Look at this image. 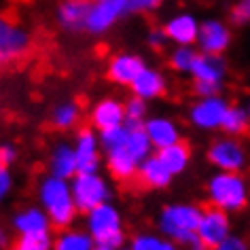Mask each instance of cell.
<instances>
[{
    "label": "cell",
    "mask_w": 250,
    "mask_h": 250,
    "mask_svg": "<svg viewBox=\"0 0 250 250\" xmlns=\"http://www.w3.org/2000/svg\"><path fill=\"white\" fill-rule=\"evenodd\" d=\"M164 30L170 42H174V45H195L199 21L191 13H176L164 23Z\"/></svg>",
    "instance_id": "ffe728a7"
},
{
    "label": "cell",
    "mask_w": 250,
    "mask_h": 250,
    "mask_svg": "<svg viewBox=\"0 0 250 250\" xmlns=\"http://www.w3.org/2000/svg\"><path fill=\"white\" fill-rule=\"evenodd\" d=\"M132 93L138 96L142 100H157L166 93L167 89V81L164 77V72L157 70V68H151L146 66L145 70L138 74V79L132 83Z\"/></svg>",
    "instance_id": "7402d4cb"
},
{
    "label": "cell",
    "mask_w": 250,
    "mask_h": 250,
    "mask_svg": "<svg viewBox=\"0 0 250 250\" xmlns=\"http://www.w3.org/2000/svg\"><path fill=\"white\" fill-rule=\"evenodd\" d=\"M70 189L74 204L83 214L110 199V185L100 172H77L70 178Z\"/></svg>",
    "instance_id": "5b68a950"
},
{
    "label": "cell",
    "mask_w": 250,
    "mask_h": 250,
    "mask_svg": "<svg viewBox=\"0 0 250 250\" xmlns=\"http://www.w3.org/2000/svg\"><path fill=\"white\" fill-rule=\"evenodd\" d=\"M164 0H129V13L132 15H148V13H155Z\"/></svg>",
    "instance_id": "1f68e13d"
},
{
    "label": "cell",
    "mask_w": 250,
    "mask_h": 250,
    "mask_svg": "<svg viewBox=\"0 0 250 250\" xmlns=\"http://www.w3.org/2000/svg\"><path fill=\"white\" fill-rule=\"evenodd\" d=\"M145 132L148 134V140L155 151H161V148L176 145L183 138H180V127L176 125V121H172L170 117H151L145 121Z\"/></svg>",
    "instance_id": "d6986e66"
},
{
    "label": "cell",
    "mask_w": 250,
    "mask_h": 250,
    "mask_svg": "<svg viewBox=\"0 0 250 250\" xmlns=\"http://www.w3.org/2000/svg\"><path fill=\"white\" fill-rule=\"evenodd\" d=\"M91 0H62L55 9V21L68 34L85 32Z\"/></svg>",
    "instance_id": "5bb4252c"
},
{
    "label": "cell",
    "mask_w": 250,
    "mask_h": 250,
    "mask_svg": "<svg viewBox=\"0 0 250 250\" xmlns=\"http://www.w3.org/2000/svg\"><path fill=\"white\" fill-rule=\"evenodd\" d=\"M157 242H159V235L140 233V235H136L132 240L129 250H157Z\"/></svg>",
    "instance_id": "e575fe53"
},
{
    "label": "cell",
    "mask_w": 250,
    "mask_h": 250,
    "mask_svg": "<svg viewBox=\"0 0 250 250\" xmlns=\"http://www.w3.org/2000/svg\"><path fill=\"white\" fill-rule=\"evenodd\" d=\"M206 193L210 206L229 214L244 210L250 199V187L242 172H214L206 185Z\"/></svg>",
    "instance_id": "3957f363"
},
{
    "label": "cell",
    "mask_w": 250,
    "mask_h": 250,
    "mask_svg": "<svg viewBox=\"0 0 250 250\" xmlns=\"http://www.w3.org/2000/svg\"><path fill=\"white\" fill-rule=\"evenodd\" d=\"M74 155H77L79 172H100L102 166V145H100L98 129L81 127L74 136Z\"/></svg>",
    "instance_id": "30bf717a"
},
{
    "label": "cell",
    "mask_w": 250,
    "mask_h": 250,
    "mask_svg": "<svg viewBox=\"0 0 250 250\" xmlns=\"http://www.w3.org/2000/svg\"><path fill=\"white\" fill-rule=\"evenodd\" d=\"M17 235H39V233H51V218L42 206H26V208L17 210L11 218Z\"/></svg>",
    "instance_id": "9a60e30c"
},
{
    "label": "cell",
    "mask_w": 250,
    "mask_h": 250,
    "mask_svg": "<svg viewBox=\"0 0 250 250\" xmlns=\"http://www.w3.org/2000/svg\"><path fill=\"white\" fill-rule=\"evenodd\" d=\"M32 49V36L20 23L0 17V68L26 58Z\"/></svg>",
    "instance_id": "52a82bcc"
},
{
    "label": "cell",
    "mask_w": 250,
    "mask_h": 250,
    "mask_svg": "<svg viewBox=\"0 0 250 250\" xmlns=\"http://www.w3.org/2000/svg\"><path fill=\"white\" fill-rule=\"evenodd\" d=\"M246 110H248V117H250V100H248V104H246Z\"/></svg>",
    "instance_id": "7bdbcfd3"
},
{
    "label": "cell",
    "mask_w": 250,
    "mask_h": 250,
    "mask_svg": "<svg viewBox=\"0 0 250 250\" xmlns=\"http://www.w3.org/2000/svg\"><path fill=\"white\" fill-rule=\"evenodd\" d=\"M195 58H197V51L193 49V45H176L170 53V68L174 72H180V74H189L193 64H195Z\"/></svg>",
    "instance_id": "83f0119b"
},
{
    "label": "cell",
    "mask_w": 250,
    "mask_h": 250,
    "mask_svg": "<svg viewBox=\"0 0 250 250\" xmlns=\"http://www.w3.org/2000/svg\"><path fill=\"white\" fill-rule=\"evenodd\" d=\"M39 202L42 206V210L51 218L53 227L68 229L77 221L79 208L72 197L70 180L51 176V174L42 176L39 183Z\"/></svg>",
    "instance_id": "7a4b0ae2"
},
{
    "label": "cell",
    "mask_w": 250,
    "mask_h": 250,
    "mask_svg": "<svg viewBox=\"0 0 250 250\" xmlns=\"http://www.w3.org/2000/svg\"><path fill=\"white\" fill-rule=\"evenodd\" d=\"M250 127V117H248V110L244 108V106H231L227 112H225L223 117V123H221V129L227 136H233V138H240V136H244L248 132Z\"/></svg>",
    "instance_id": "4316f807"
},
{
    "label": "cell",
    "mask_w": 250,
    "mask_h": 250,
    "mask_svg": "<svg viewBox=\"0 0 250 250\" xmlns=\"http://www.w3.org/2000/svg\"><path fill=\"white\" fill-rule=\"evenodd\" d=\"M11 250H53V237L51 233L20 235Z\"/></svg>",
    "instance_id": "4dcf8cb0"
},
{
    "label": "cell",
    "mask_w": 250,
    "mask_h": 250,
    "mask_svg": "<svg viewBox=\"0 0 250 250\" xmlns=\"http://www.w3.org/2000/svg\"><path fill=\"white\" fill-rule=\"evenodd\" d=\"M11 248V235L4 225H0V250H7Z\"/></svg>",
    "instance_id": "60d3db41"
},
{
    "label": "cell",
    "mask_w": 250,
    "mask_h": 250,
    "mask_svg": "<svg viewBox=\"0 0 250 250\" xmlns=\"http://www.w3.org/2000/svg\"><path fill=\"white\" fill-rule=\"evenodd\" d=\"M85 229L89 231L93 242L100 246H112L123 248L125 244V229H123V216L119 208L110 202L100 204L98 208L89 210L85 214Z\"/></svg>",
    "instance_id": "277c9868"
},
{
    "label": "cell",
    "mask_w": 250,
    "mask_h": 250,
    "mask_svg": "<svg viewBox=\"0 0 250 250\" xmlns=\"http://www.w3.org/2000/svg\"><path fill=\"white\" fill-rule=\"evenodd\" d=\"M208 161L221 172H244L248 166V151L233 136L216 138L208 146Z\"/></svg>",
    "instance_id": "8992f818"
},
{
    "label": "cell",
    "mask_w": 250,
    "mask_h": 250,
    "mask_svg": "<svg viewBox=\"0 0 250 250\" xmlns=\"http://www.w3.org/2000/svg\"><path fill=\"white\" fill-rule=\"evenodd\" d=\"M229 108V102L223 98V93L208 98H197L189 108V123L202 132H214L221 129L223 117Z\"/></svg>",
    "instance_id": "9c48e42d"
},
{
    "label": "cell",
    "mask_w": 250,
    "mask_h": 250,
    "mask_svg": "<svg viewBox=\"0 0 250 250\" xmlns=\"http://www.w3.org/2000/svg\"><path fill=\"white\" fill-rule=\"evenodd\" d=\"M17 161V146L11 142H2L0 145V166H13Z\"/></svg>",
    "instance_id": "f35d334b"
},
{
    "label": "cell",
    "mask_w": 250,
    "mask_h": 250,
    "mask_svg": "<svg viewBox=\"0 0 250 250\" xmlns=\"http://www.w3.org/2000/svg\"><path fill=\"white\" fill-rule=\"evenodd\" d=\"M129 13V0H91L87 15V34H106L115 23Z\"/></svg>",
    "instance_id": "ba28073f"
},
{
    "label": "cell",
    "mask_w": 250,
    "mask_h": 250,
    "mask_svg": "<svg viewBox=\"0 0 250 250\" xmlns=\"http://www.w3.org/2000/svg\"><path fill=\"white\" fill-rule=\"evenodd\" d=\"M91 250H119V248H112V246H100V244H96Z\"/></svg>",
    "instance_id": "b9f144b4"
},
{
    "label": "cell",
    "mask_w": 250,
    "mask_h": 250,
    "mask_svg": "<svg viewBox=\"0 0 250 250\" xmlns=\"http://www.w3.org/2000/svg\"><path fill=\"white\" fill-rule=\"evenodd\" d=\"M212 250H250V244L244 240L242 235H235V233H231L227 240L221 242L216 248H212Z\"/></svg>",
    "instance_id": "74e56055"
},
{
    "label": "cell",
    "mask_w": 250,
    "mask_h": 250,
    "mask_svg": "<svg viewBox=\"0 0 250 250\" xmlns=\"http://www.w3.org/2000/svg\"><path fill=\"white\" fill-rule=\"evenodd\" d=\"M231 20L237 26H248L250 23V0H237L235 7L231 9Z\"/></svg>",
    "instance_id": "d6a6232c"
},
{
    "label": "cell",
    "mask_w": 250,
    "mask_h": 250,
    "mask_svg": "<svg viewBox=\"0 0 250 250\" xmlns=\"http://www.w3.org/2000/svg\"><path fill=\"white\" fill-rule=\"evenodd\" d=\"M13 191V174L7 166H0V204L4 202Z\"/></svg>",
    "instance_id": "8d00e7d4"
},
{
    "label": "cell",
    "mask_w": 250,
    "mask_h": 250,
    "mask_svg": "<svg viewBox=\"0 0 250 250\" xmlns=\"http://www.w3.org/2000/svg\"><path fill=\"white\" fill-rule=\"evenodd\" d=\"M146 68V62L138 53H117L108 60L106 77L119 87H132L138 74Z\"/></svg>",
    "instance_id": "4fadbf2b"
},
{
    "label": "cell",
    "mask_w": 250,
    "mask_h": 250,
    "mask_svg": "<svg viewBox=\"0 0 250 250\" xmlns=\"http://www.w3.org/2000/svg\"><path fill=\"white\" fill-rule=\"evenodd\" d=\"M146 100H142L138 96H129L125 100V123L127 125H145L146 121Z\"/></svg>",
    "instance_id": "f1b7e54d"
},
{
    "label": "cell",
    "mask_w": 250,
    "mask_h": 250,
    "mask_svg": "<svg viewBox=\"0 0 250 250\" xmlns=\"http://www.w3.org/2000/svg\"><path fill=\"white\" fill-rule=\"evenodd\" d=\"M197 235H199V240L206 244L208 250L216 248L218 244L225 242L231 235L229 212L214 208V206L206 208L204 214H202V221H199V227H197Z\"/></svg>",
    "instance_id": "8fae6325"
},
{
    "label": "cell",
    "mask_w": 250,
    "mask_h": 250,
    "mask_svg": "<svg viewBox=\"0 0 250 250\" xmlns=\"http://www.w3.org/2000/svg\"><path fill=\"white\" fill-rule=\"evenodd\" d=\"M157 157L164 161V166L174 176H178V174H183L191 164V146L187 145L185 140H180L176 145H170V146L157 151Z\"/></svg>",
    "instance_id": "cb8c5ba5"
},
{
    "label": "cell",
    "mask_w": 250,
    "mask_h": 250,
    "mask_svg": "<svg viewBox=\"0 0 250 250\" xmlns=\"http://www.w3.org/2000/svg\"><path fill=\"white\" fill-rule=\"evenodd\" d=\"M127 134H129V125H127V123L98 132V136H100V145H102V151L106 153V151H110V148H117V146L125 145V140H127Z\"/></svg>",
    "instance_id": "f546056e"
},
{
    "label": "cell",
    "mask_w": 250,
    "mask_h": 250,
    "mask_svg": "<svg viewBox=\"0 0 250 250\" xmlns=\"http://www.w3.org/2000/svg\"><path fill=\"white\" fill-rule=\"evenodd\" d=\"M223 91L221 83H204V81H193V93L197 98H208V96H216Z\"/></svg>",
    "instance_id": "d590c367"
},
{
    "label": "cell",
    "mask_w": 250,
    "mask_h": 250,
    "mask_svg": "<svg viewBox=\"0 0 250 250\" xmlns=\"http://www.w3.org/2000/svg\"><path fill=\"white\" fill-rule=\"evenodd\" d=\"M157 250H180V246L174 240H170V237H159Z\"/></svg>",
    "instance_id": "ab89813d"
},
{
    "label": "cell",
    "mask_w": 250,
    "mask_h": 250,
    "mask_svg": "<svg viewBox=\"0 0 250 250\" xmlns=\"http://www.w3.org/2000/svg\"><path fill=\"white\" fill-rule=\"evenodd\" d=\"M91 127L102 132V129H110L117 125L125 123V102L119 98H102L93 104L91 115H89Z\"/></svg>",
    "instance_id": "2e32d148"
},
{
    "label": "cell",
    "mask_w": 250,
    "mask_h": 250,
    "mask_svg": "<svg viewBox=\"0 0 250 250\" xmlns=\"http://www.w3.org/2000/svg\"><path fill=\"white\" fill-rule=\"evenodd\" d=\"M104 161H106V170L110 172V176L121 180V183H127V180L138 176L140 161L129 153V148L125 145L106 151L104 153Z\"/></svg>",
    "instance_id": "e0dca14e"
},
{
    "label": "cell",
    "mask_w": 250,
    "mask_h": 250,
    "mask_svg": "<svg viewBox=\"0 0 250 250\" xmlns=\"http://www.w3.org/2000/svg\"><path fill=\"white\" fill-rule=\"evenodd\" d=\"M119 250H129V248H119Z\"/></svg>",
    "instance_id": "ee69618b"
},
{
    "label": "cell",
    "mask_w": 250,
    "mask_h": 250,
    "mask_svg": "<svg viewBox=\"0 0 250 250\" xmlns=\"http://www.w3.org/2000/svg\"><path fill=\"white\" fill-rule=\"evenodd\" d=\"M138 180L146 189H167L174 180V174L164 166V161L157 157V153L146 157L138 167Z\"/></svg>",
    "instance_id": "44dd1931"
},
{
    "label": "cell",
    "mask_w": 250,
    "mask_h": 250,
    "mask_svg": "<svg viewBox=\"0 0 250 250\" xmlns=\"http://www.w3.org/2000/svg\"><path fill=\"white\" fill-rule=\"evenodd\" d=\"M81 106L74 100H66L51 110V125L60 132H70L81 123Z\"/></svg>",
    "instance_id": "484cf974"
},
{
    "label": "cell",
    "mask_w": 250,
    "mask_h": 250,
    "mask_svg": "<svg viewBox=\"0 0 250 250\" xmlns=\"http://www.w3.org/2000/svg\"><path fill=\"white\" fill-rule=\"evenodd\" d=\"M231 28L223 20H206L199 23L197 32V49L202 53H212V55H223L231 45Z\"/></svg>",
    "instance_id": "7c38bea8"
},
{
    "label": "cell",
    "mask_w": 250,
    "mask_h": 250,
    "mask_svg": "<svg viewBox=\"0 0 250 250\" xmlns=\"http://www.w3.org/2000/svg\"><path fill=\"white\" fill-rule=\"evenodd\" d=\"M96 246L87 229H62L53 237V250H91Z\"/></svg>",
    "instance_id": "d4e9b609"
},
{
    "label": "cell",
    "mask_w": 250,
    "mask_h": 250,
    "mask_svg": "<svg viewBox=\"0 0 250 250\" xmlns=\"http://www.w3.org/2000/svg\"><path fill=\"white\" fill-rule=\"evenodd\" d=\"M204 208L197 204H170L159 214V233L170 237L185 250H208L199 240L197 227L202 221Z\"/></svg>",
    "instance_id": "6da1fadb"
},
{
    "label": "cell",
    "mask_w": 250,
    "mask_h": 250,
    "mask_svg": "<svg viewBox=\"0 0 250 250\" xmlns=\"http://www.w3.org/2000/svg\"><path fill=\"white\" fill-rule=\"evenodd\" d=\"M193 81H204V83H225L227 79V62L223 55H212L197 51L195 64L191 68Z\"/></svg>",
    "instance_id": "ac0fdd59"
},
{
    "label": "cell",
    "mask_w": 250,
    "mask_h": 250,
    "mask_svg": "<svg viewBox=\"0 0 250 250\" xmlns=\"http://www.w3.org/2000/svg\"><path fill=\"white\" fill-rule=\"evenodd\" d=\"M49 174L58 178H66L70 180L74 174L79 172L77 166V155H74V146L68 145V142H58L51 148V155H49Z\"/></svg>",
    "instance_id": "603a6c76"
},
{
    "label": "cell",
    "mask_w": 250,
    "mask_h": 250,
    "mask_svg": "<svg viewBox=\"0 0 250 250\" xmlns=\"http://www.w3.org/2000/svg\"><path fill=\"white\" fill-rule=\"evenodd\" d=\"M146 42H148V47H151L153 51H161V49H166V45L170 42V39H167V34H166L164 26H161V28H151V30H148V34H146Z\"/></svg>",
    "instance_id": "836d02e7"
}]
</instances>
